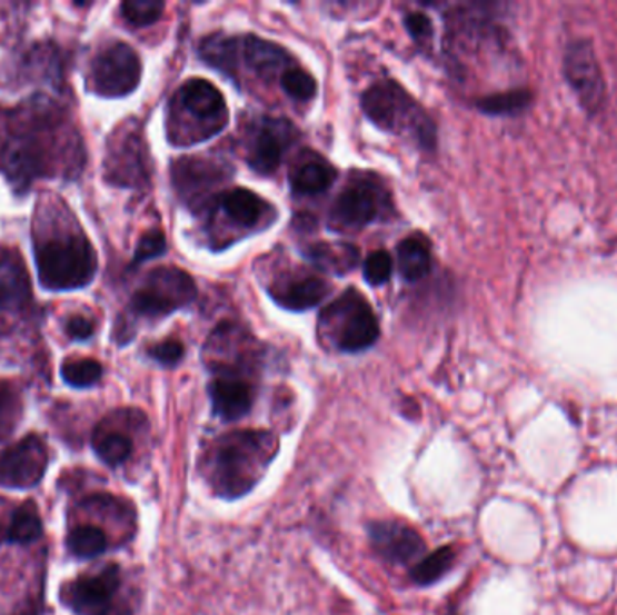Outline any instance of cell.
Masks as SVG:
<instances>
[{"instance_id": "1", "label": "cell", "mask_w": 617, "mask_h": 615, "mask_svg": "<svg viewBox=\"0 0 617 615\" xmlns=\"http://www.w3.org/2000/svg\"><path fill=\"white\" fill-rule=\"evenodd\" d=\"M277 437L262 429H240L217 440L208 455V480L225 498L253 489L277 454Z\"/></svg>"}, {"instance_id": "2", "label": "cell", "mask_w": 617, "mask_h": 615, "mask_svg": "<svg viewBox=\"0 0 617 615\" xmlns=\"http://www.w3.org/2000/svg\"><path fill=\"white\" fill-rule=\"evenodd\" d=\"M230 121L225 96L213 83L193 78L182 83L170 101L168 138L176 147L216 138Z\"/></svg>"}, {"instance_id": "3", "label": "cell", "mask_w": 617, "mask_h": 615, "mask_svg": "<svg viewBox=\"0 0 617 615\" xmlns=\"http://www.w3.org/2000/svg\"><path fill=\"white\" fill-rule=\"evenodd\" d=\"M361 109L378 129L408 136L425 150L436 148V123L398 81L381 80L374 83L361 96Z\"/></svg>"}, {"instance_id": "4", "label": "cell", "mask_w": 617, "mask_h": 615, "mask_svg": "<svg viewBox=\"0 0 617 615\" xmlns=\"http://www.w3.org/2000/svg\"><path fill=\"white\" fill-rule=\"evenodd\" d=\"M37 268L43 287L53 291L80 289L97 272V254L82 235H60L37 244Z\"/></svg>"}, {"instance_id": "5", "label": "cell", "mask_w": 617, "mask_h": 615, "mask_svg": "<svg viewBox=\"0 0 617 615\" xmlns=\"http://www.w3.org/2000/svg\"><path fill=\"white\" fill-rule=\"evenodd\" d=\"M320 327L341 353H361L379 338L378 316L355 287L321 310Z\"/></svg>"}, {"instance_id": "6", "label": "cell", "mask_w": 617, "mask_h": 615, "mask_svg": "<svg viewBox=\"0 0 617 615\" xmlns=\"http://www.w3.org/2000/svg\"><path fill=\"white\" fill-rule=\"evenodd\" d=\"M197 286L187 271L178 268H158L150 271L143 286L132 296L136 315L163 318L193 304Z\"/></svg>"}, {"instance_id": "7", "label": "cell", "mask_w": 617, "mask_h": 615, "mask_svg": "<svg viewBox=\"0 0 617 615\" xmlns=\"http://www.w3.org/2000/svg\"><path fill=\"white\" fill-rule=\"evenodd\" d=\"M564 77L587 115L601 112L607 101V81L594 43L589 39L570 40L561 60Z\"/></svg>"}, {"instance_id": "8", "label": "cell", "mask_w": 617, "mask_h": 615, "mask_svg": "<svg viewBox=\"0 0 617 615\" xmlns=\"http://www.w3.org/2000/svg\"><path fill=\"white\" fill-rule=\"evenodd\" d=\"M233 176L230 165L219 159L179 158L172 165L173 188L192 210H208L219 199L220 188Z\"/></svg>"}, {"instance_id": "9", "label": "cell", "mask_w": 617, "mask_h": 615, "mask_svg": "<svg viewBox=\"0 0 617 615\" xmlns=\"http://www.w3.org/2000/svg\"><path fill=\"white\" fill-rule=\"evenodd\" d=\"M92 86L106 98H121L136 91L141 80V60L129 43L115 42L92 62Z\"/></svg>"}, {"instance_id": "10", "label": "cell", "mask_w": 617, "mask_h": 615, "mask_svg": "<svg viewBox=\"0 0 617 615\" xmlns=\"http://www.w3.org/2000/svg\"><path fill=\"white\" fill-rule=\"evenodd\" d=\"M106 177L118 187H143L149 182V153L136 127L121 130L110 143Z\"/></svg>"}, {"instance_id": "11", "label": "cell", "mask_w": 617, "mask_h": 615, "mask_svg": "<svg viewBox=\"0 0 617 615\" xmlns=\"http://www.w3.org/2000/svg\"><path fill=\"white\" fill-rule=\"evenodd\" d=\"M298 136L297 127L286 118H260L249 138V167L260 176H271Z\"/></svg>"}, {"instance_id": "12", "label": "cell", "mask_w": 617, "mask_h": 615, "mask_svg": "<svg viewBox=\"0 0 617 615\" xmlns=\"http://www.w3.org/2000/svg\"><path fill=\"white\" fill-rule=\"evenodd\" d=\"M388 206L387 191L365 177L344 188L332 206V220L345 228H365L381 219Z\"/></svg>"}, {"instance_id": "13", "label": "cell", "mask_w": 617, "mask_h": 615, "mask_svg": "<svg viewBox=\"0 0 617 615\" xmlns=\"http://www.w3.org/2000/svg\"><path fill=\"white\" fill-rule=\"evenodd\" d=\"M48 448L39 435H28L0 454V486L26 489L42 480Z\"/></svg>"}, {"instance_id": "14", "label": "cell", "mask_w": 617, "mask_h": 615, "mask_svg": "<svg viewBox=\"0 0 617 615\" xmlns=\"http://www.w3.org/2000/svg\"><path fill=\"white\" fill-rule=\"evenodd\" d=\"M120 587L118 567L110 565L94 576H83L68 588V605L78 615H107Z\"/></svg>"}, {"instance_id": "15", "label": "cell", "mask_w": 617, "mask_h": 615, "mask_svg": "<svg viewBox=\"0 0 617 615\" xmlns=\"http://www.w3.org/2000/svg\"><path fill=\"white\" fill-rule=\"evenodd\" d=\"M240 63L253 72L255 77L266 78V80H271L275 75L282 77L283 72L288 71L289 68L297 66L282 46L269 42V40L259 39V37H253V34L237 37L235 81H237V71H239Z\"/></svg>"}, {"instance_id": "16", "label": "cell", "mask_w": 617, "mask_h": 615, "mask_svg": "<svg viewBox=\"0 0 617 615\" xmlns=\"http://www.w3.org/2000/svg\"><path fill=\"white\" fill-rule=\"evenodd\" d=\"M370 542L381 558L398 565H405L425 553L421 535L399 522H376L370 525Z\"/></svg>"}, {"instance_id": "17", "label": "cell", "mask_w": 617, "mask_h": 615, "mask_svg": "<svg viewBox=\"0 0 617 615\" xmlns=\"http://www.w3.org/2000/svg\"><path fill=\"white\" fill-rule=\"evenodd\" d=\"M210 397L213 414L226 423L242 419L253 406V388L240 374L219 373L210 383Z\"/></svg>"}, {"instance_id": "18", "label": "cell", "mask_w": 617, "mask_h": 615, "mask_svg": "<svg viewBox=\"0 0 617 615\" xmlns=\"http://www.w3.org/2000/svg\"><path fill=\"white\" fill-rule=\"evenodd\" d=\"M268 291L278 306L302 313L318 306L329 295L330 286L316 275H289L271 284Z\"/></svg>"}, {"instance_id": "19", "label": "cell", "mask_w": 617, "mask_h": 615, "mask_svg": "<svg viewBox=\"0 0 617 615\" xmlns=\"http://www.w3.org/2000/svg\"><path fill=\"white\" fill-rule=\"evenodd\" d=\"M2 168L17 188L28 187L29 182L42 176L46 172V156L39 139L31 136L14 138L6 147Z\"/></svg>"}, {"instance_id": "20", "label": "cell", "mask_w": 617, "mask_h": 615, "mask_svg": "<svg viewBox=\"0 0 617 615\" xmlns=\"http://www.w3.org/2000/svg\"><path fill=\"white\" fill-rule=\"evenodd\" d=\"M31 300L29 275L20 257L0 255V309L20 310Z\"/></svg>"}, {"instance_id": "21", "label": "cell", "mask_w": 617, "mask_h": 615, "mask_svg": "<svg viewBox=\"0 0 617 615\" xmlns=\"http://www.w3.org/2000/svg\"><path fill=\"white\" fill-rule=\"evenodd\" d=\"M222 208L235 225L240 228L253 229L263 220V215L268 211V202L262 201L253 191L246 188H235V190L220 194L216 202Z\"/></svg>"}, {"instance_id": "22", "label": "cell", "mask_w": 617, "mask_h": 615, "mask_svg": "<svg viewBox=\"0 0 617 615\" xmlns=\"http://www.w3.org/2000/svg\"><path fill=\"white\" fill-rule=\"evenodd\" d=\"M336 176H338L336 168L326 159L311 158L303 159L292 170L289 181H291L292 194H297V196H318V194H324L335 185Z\"/></svg>"}, {"instance_id": "23", "label": "cell", "mask_w": 617, "mask_h": 615, "mask_svg": "<svg viewBox=\"0 0 617 615\" xmlns=\"http://www.w3.org/2000/svg\"><path fill=\"white\" fill-rule=\"evenodd\" d=\"M306 257L326 272L344 277L345 272L356 268L358 249L350 244H312L306 249Z\"/></svg>"}, {"instance_id": "24", "label": "cell", "mask_w": 617, "mask_h": 615, "mask_svg": "<svg viewBox=\"0 0 617 615\" xmlns=\"http://www.w3.org/2000/svg\"><path fill=\"white\" fill-rule=\"evenodd\" d=\"M398 269L408 281L425 278L431 269L430 246L421 237H408L398 246Z\"/></svg>"}, {"instance_id": "25", "label": "cell", "mask_w": 617, "mask_h": 615, "mask_svg": "<svg viewBox=\"0 0 617 615\" xmlns=\"http://www.w3.org/2000/svg\"><path fill=\"white\" fill-rule=\"evenodd\" d=\"M533 91L529 87H511L506 91L491 92L475 101L480 112L489 116H512L531 106Z\"/></svg>"}, {"instance_id": "26", "label": "cell", "mask_w": 617, "mask_h": 615, "mask_svg": "<svg viewBox=\"0 0 617 615\" xmlns=\"http://www.w3.org/2000/svg\"><path fill=\"white\" fill-rule=\"evenodd\" d=\"M92 446L97 449L98 457L112 468L123 464L135 448L129 435L123 434L120 429L107 428V426H100L97 429Z\"/></svg>"}, {"instance_id": "27", "label": "cell", "mask_w": 617, "mask_h": 615, "mask_svg": "<svg viewBox=\"0 0 617 615\" xmlns=\"http://www.w3.org/2000/svg\"><path fill=\"white\" fill-rule=\"evenodd\" d=\"M42 536V520L33 502H26L14 510L8 538L14 544H31Z\"/></svg>"}, {"instance_id": "28", "label": "cell", "mask_w": 617, "mask_h": 615, "mask_svg": "<svg viewBox=\"0 0 617 615\" xmlns=\"http://www.w3.org/2000/svg\"><path fill=\"white\" fill-rule=\"evenodd\" d=\"M68 544L69 550L74 556L91 559L106 553L107 536L103 530L98 529L94 525H80L77 529L71 530Z\"/></svg>"}, {"instance_id": "29", "label": "cell", "mask_w": 617, "mask_h": 615, "mask_svg": "<svg viewBox=\"0 0 617 615\" xmlns=\"http://www.w3.org/2000/svg\"><path fill=\"white\" fill-rule=\"evenodd\" d=\"M454 559L455 554L451 547L437 548L436 553L428 554L426 558L417 563L411 571V577L419 585H431L450 571Z\"/></svg>"}, {"instance_id": "30", "label": "cell", "mask_w": 617, "mask_h": 615, "mask_svg": "<svg viewBox=\"0 0 617 615\" xmlns=\"http://www.w3.org/2000/svg\"><path fill=\"white\" fill-rule=\"evenodd\" d=\"M282 91L295 101H311L318 92V83L311 72L303 71L298 66H292L280 77Z\"/></svg>"}, {"instance_id": "31", "label": "cell", "mask_w": 617, "mask_h": 615, "mask_svg": "<svg viewBox=\"0 0 617 615\" xmlns=\"http://www.w3.org/2000/svg\"><path fill=\"white\" fill-rule=\"evenodd\" d=\"M103 368L94 359H69L62 365V377L71 387L87 388L100 381Z\"/></svg>"}, {"instance_id": "32", "label": "cell", "mask_w": 617, "mask_h": 615, "mask_svg": "<svg viewBox=\"0 0 617 615\" xmlns=\"http://www.w3.org/2000/svg\"><path fill=\"white\" fill-rule=\"evenodd\" d=\"M163 11V2H156V0H132V2L121 4V13L125 19L136 28L156 24L161 19Z\"/></svg>"}, {"instance_id": "33", "label": "cell", "mask_w": 617, "mask_h": 615, "mask_svg": "<svg viewBox=\"0 0 617 615\" xmlns=\"http://www.w3.org/2000/svg\"><path fill=\"white\" fill-rule=\"evenodd\" d=\"M392 257L385 251L378 249L367 257L364 266L365 280L369 281L370 286H384L392 277Z\"/></svg>"}, {"instance_id": "34", "label": "cell", "mask_w": 617, "mask_h": 615, "mask_svg": "<svg viewBox=\"0 0 617 615\" xmlns=\"http://www.w3.org/2000/svg\"><path fill=\"white\" fill-rule=\"evenodd\" d=\"M405 28L410 34L414 42L419 46L428 48L434 39V24H431L430 17L421 11H411L405 14Z\"/></svg>"}, {"instance_id": "35", "label": "cell", "mask_w": 617, "mask_h": 615, "mask_svg": "<svg viewBox=\"0 0 617 615\" xmlns=\"http://www.w3.org/2000/svg\"><path fill=\"white\" fill-rule=\"evenodd\" d=\"M149 356L163 367H176L185 356V345L179 339H165L149 348Z\"/></svg>"}, {"instance_id": "36", "label": "cell", "mask_w": 617, "mask_h": 615, "mask_svg": "<svg viewBox=\"0 0 617 615\" xmlns=\"http://www.w3.org/2000/svg\"><path fill=\"white\" fill-rule=\"evenodd\" d=\"M167 254V239L161 231H149L145 234L138 242L136 249L135 264H143L150 258L161 257Z\"/></svg>"}, {"instance_id": "37", "label": "cell", "mask_w": 617, "mask_h": 615, "mask_svg": "<svg viewBox=\"0 0 617 615\" xmlns=\"http://www.w3.org/2000/svg\"><path fill=\"white\" fill-rule=\"evenodd\" d=\"M66 330L72 339H87L94 335V321L89 320L86 316H72L69 318Z\"/></svg>"}, {"instance_id": "38", "label": "cell", "mask_w": 617, "mask_h": 615, "mask_svg": "<svg viewBox=\"0 0 617 615\" xmlns=\"http://www.w3.org/2000/svg\"><path fill=\"white\" fill-rule=\"evenodd\" d=\"M19 401L14 396V390L8 383L0 381V417L13 414V408H17Z\"/></svg>"}]
</instances>
